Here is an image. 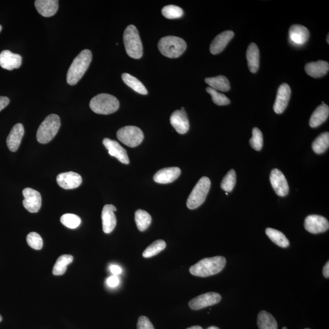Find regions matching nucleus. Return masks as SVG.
<instances>
[{"label":"nucleus","mask_w":329,"mask_h":329,"mask_svg":"<svg viewBox=\"0 0 329 329\" xmlns=\"http://www.w3.org/2000/svg\"><path fill=\"white\" fill-rule=\"evenodd\" d=\"M92 59L91 52L88 50L82 51L73 60L67 75V81L70 85H74L86 72Z\"/></svg>","instance_id":"f257e3e1"},{"label":"nucleus","mask_w":329,"mask_h":329,"mask_svg":"<svg viewBox=\"0 0 329 329\" xmlns=\"http://www.w3.org/2000/svg\"><path fill=\"white\" fill-rule=\"evenodd\" d=\"M226 260L222 256L205 258L198 261L190 268V272L194 276L206 277L215 275L224 269Z\"/></svg>","instance_id":"f03ea898"},{"label":"nucleus","mask_w":329,"mask_h":329,"mask_svg":"<svg viewBox=\"0 0 329 329\" xmlns=\"http://www.w3.org/2000/svg\"><path fill=\"white\" fill-rule=\"evenodd\" d=\"M120 107L117 97L107 93H102L93 97L90 102L91 111L97 114L109 115L115 112Z\"/></svg>","instance_id":"7ed1b4c3"},{"label":"nucleus","mask_w":329,"mask_h":329,"mask_svg":"<svg viewBox=\"0 0 329 329\" xmlns=\"http://www.w3.org/2000/svg\"><path fill=\"white\" fill-rule=\"evenodd\" d=\"M158 50L163 56L169 58L181 56L187 48V44L181 38L176 36H166L158 44Z\"/></svg>","instance_id":"20e7f679"},{"label":"nucleus","mask_w":329,"mask_h":329,"mask_svg":"<svg viewBox=\"0 0 329 329\" xmlns=\"http://www.w3.org/2000/svg\"><path fill=\"white\" fill-rule=\"evenodd\" d=\"M123 41L126 53L134 59H140L143 55V46L138 30L135 26H128L125 29Z\"/></svg>","instance_id":"39448f33"},{"label":"nucleus","mask_w":329,"mask_h":329,"mask_svg":"<svg viewBox=\"0 0 329 329\" xmlns=\"http://www.w3.org/2000/svg\"><path fill=\"white\" fill-rule=\"evenodd\" d=\"M60 127V120L59 116L56 114L49 115L38 128L37 140L42 144L50 142L56 136Z\"/></svg>","instance_id":"423d86ee"},{"label":"nucleus","mask_w":329,"mask_h":329,"mask_svg":"<svg viewBox=\"0 0 329 329\" xmlns=\"http://www.w3.org/2000/svg\"><path fill=\"white\" fill-rule=\"evenodd\" d=\"M210 186L211 182L207 177L200 179L188 198L187 206L189 209H197L202 205L209 193Z\"/></svg>","instance_id":"0eeeda50"},{"label":"nucleus","mask_w":329,"mask_h":329,"mask_svg":"<svg viewBox=\"0 0 329 329\" xmlns=\"http://www.w3.org/2000/svg\"><path fill=\"white\" fill-rule=\"evenodd\" d=\"M120 141L129 147L134 148L139 146L144 139V134L138 127L127 126L121 128L117 133Z\"/></svg>","instance_id":"6e6552de"},{"label":"nucleus","mask_w":329,"mask_h":329,"mask_svg":"<svg viewBox=\"0 0 329 329\" xmlns=\"http://www.w3.org/2000/svg\"><path fill=\"white\" fill-rule=\"evenodd\" d=\"M221 300V295L217 292H209L198 295L189 302V307L192 310H198L218 304Z\"/></svg>","instance_id":"1a4fd4ad"},{"label":"nucleus","mask_w":329,"mask_h":329,"mask_svg":"<svg viewBox=\"0 0 329 329\" xmlns=\"http://www.w3.org/2000/svg\"><path fill=\"white\" fill-rule=\"evenodd\" d=\"M304 227L310 233H323L328 229L329 223L324 216L311 215L307 216L304 221Z\"/></svg>","instance_id":"9d476101"},{"label":"nucleus","mask_w":329,"mask_h":329,"mask_svg":"<svg viewBox=\"0 0 329 329\" xmlns=\"http://www.w3.org/2000/svg\"><path fill=\"white\" fill-rule=\"evenodd\" d=\"M24 200L23 204L24 208L30 213L39 212L42 206V197L39 191L32 188H26L23 190Z\"/></svg>","instance_id":"9b49d317"},{"label":"nucleus","mask_w":329,"mask_h":329,"mask_svg":"<svg viewBox=\"0 0 329 329\" xmlns=\"http://www.w3.org/2000/svg\"><path fill=\"white\" fill-rule=\"evenodd\" d=\"M270 182L274 190L278 196L283 197L288 194V182L281 171L277 169L271 171Z\"/></svg>","instance_id":"f8f14e48"},{"label":"nucleus","mask_w":329,"mask_h":329,"mask_svg":"<svg viewBox=\"0 0 329 329\" xmlns=\"http://www.w3.org/2000/svg\"><path fill=\"white\" fill-rule=\"evenodd\" d=\"M291 93L289 85L284 83L280 85L273 106L274 111L276 114H280L285 111L290 99Z\"/></svg>","instance_id":"ddd939ff"},{"label":"nucleus","mask_w":329,"mask_h":329,"mask_svg":"<svg viewBox=\"0 0 329 329\" xmlns=\"http://www.w3.org/2000/svg\"><path fill=\"white\" fill-rule=\"evenodd\" d=\"M170 123L179 134H184L188 132L190 124L184 108L173 113L170 117Z\"/></svg>","instance_id":"4468645a"},{"label":"nucleus","mask_w":329,"mask_h":329,"mask_svg":"<svg viewBox=\"0 0 329 329\" xmlns=\"http://www.w3.org/2000/svg\"><path fill=\"white\" fill-rule=\"evenodd\" d=\"M103 143L111 156L117 158L120 162L124 164L129 163V159L126 149L122 147L117 141L106 138L103 140Z\"/></svg>","instance_id":"2eb2a0df"},{"label":"nucleus","mask_w":329,"mask_h":329,"mask_svg":"<svg viewBox=\"0 0 329 329\" xmlns=\"http://www.w3.org/2000/svg\"><path fill=\"white\" fill-rule=\"evenodd\" d=\"M56 181L60 187L70 190L79 187L81 184L82 179L79 174L70 172L59 174L57 176Z\"/></svg>","instance_id":"dca6fc26"},{"label":"nucleus","mask_w":329,"mask_h":329,"mask_svg":"<svg viewBox=\"0 0 329 329\" xmlns=\"http://www.w3.org/2000/svg\"><path fill=\"white\" fill-rule=\"evenodd\" d=\"M115 211H117V208L111 204H107L103 207L102 214L103 229L106 234L111 233L117 224Z\"/></svg>","instance_id":"f3484780"},{"label":"nucleus","mask_w":329,"mask_h":329,"mask_svg":"<svg viewBox=\"0 0 329 329\" xmlns=\"http://www.w3.org/2000/svg\"><path fill=\"white\" fill-rule=\"evenodd\" d=\"M181 171L178 167H170L161 169L155 174L154 181L158 184H170L178 179Z\"/></svg>","instance_id":"a211bd4d"},{"label":"nucleus","mask_w":329,"mask_h":329,"mask_svg":"<svg viewBox=\"0 0 329 329\" xmlns=\"http://www.w3.org/2000/svg\"><path fill=\"white\" fill-rule=\"evenodd\" d=\"M22 63V57L20 54H14L9 50H4L0 53V66L3 69L12 70L18 69Z\"/></svg>","instance_id":"6ab92c4d"},{"label":"nucleus","mask_w":329,"mask_h":329,"mask_svg":"<svg viewBox=\"0 0 329 329\" xmlns=\"http://www.w3.org/2000/svg\"><path fill=\"white\" fill-rule=\"evenodd\" d=\"M234 33L232 30H225L219 34L213 40L210 45V51L212 54H218L226 47L232 39L234 38Z\"/></svg>","instance_id":"aec40b11"},{"label":"nucleus","mask_w":329,"mask_h":329,"mask_svg":"<svg viewBox=\"0 0 329 329\" xmlns=\"http://www.w3.org/2000/svg\"><path fill=\"white\" fill-rule=\"evenodd\" d=\"M289 37L292 44L303 45L309 40L310 32L306 27L300 24H294L289 29Z\"/></svg>","instance_id":"412c9836"},{"label":"nucleus","mask_w":329,"mask_h":329,"mask_svg":"<svg viewBox=\"0 0 329 329\" xmlns=\"http://www.w3.org/2000/svg\"><path fill=\"white\" fill-rule=\"evenodd\" d=\"M24 133V127L22 124L17 123L12 127L9 133L6 143L10 151L15 152L18 150L20 145Z\"/></svg>","instance_id":"4be33fe9"},{"label":"nucleus","mask_w":329,"mask_h":329,"mask_svg":"<svg viewBox=\"0 0 329 329\" xmlns=\"http://www.w3.org/2000/svg\"><path fill=\"white\" fill-rule=\"evenodd\" d=\"M35 6L39 13L45 17H50L56 14L59 8L57 0H36Z\"/></svg>","instance_id":"5701e85b"},{"label":"nucleus","mask_w":329,"mask_h":329,"mask_svg":"<svg viewBox=\"0 0 329 329\" xmlns=\"http://www.w3.org/2000/svg\"><path fill=\"white\" fill-rule=\"evenodd\" d=\"M328 70V63L323 60L308 63L305 66L307 74L314 78L322 77L327 74Z\"/></svg>","instance_id":"b1692460"},{"label":"nucleus","mask_w":329,"mask_h":329,"mask_svg":"<svg viewBox=\"0 0 329 329\" xmlns=\"http://www.w3.org/2000/svg\"><path fill=\"white\" fill-rule=\"evenodd\" d=\"M328 115V106L322 103V105L318 106L311 116L309 121L310 127L315 128L319 126L327 120Z\"/></svg>","instance_id":"393cba45"},{"label":"nucleus","mask_w":329,"mask_h":329,"mask_svg":"<svg viewBox=\"0 0 329 329\" xmlns=\"http://www.w3.org/2000/svg\"><path fill=\"white\" fill-rule=\"evenodd\" d=\"M246 58L250 71L253 73L257 72L260 63V53L257 45L254 43H251L249 45L246 52Z\"/></svg>","instance_id":"a878e982"},{"label":"nucleus","mask_w":329,"mask_h":329,"mask_svg":"<svg viewBox=\"0 0 329 329\" xmlns=\"http://www.w3.org/2000/svg\"><path fill=\"white\" fill-rule=\"evenodd\" d=\"M259 329H277V323L274 316L266 311H261L257 317Z\"/></svg>","instance_id":"bb28decb"},{"label":"nucleus","mask_w":329,"mask_h":329,"mask_svg":"<svg viewBox=\"0 0 329 329\" xmlns=\"http://www.w3.org/2000/svg\"><path fill=\"white\" fill-rule=\"evenodd\" d=\"M205 82L210 87L217 91H227L231 88L230 82L224 76L219 75L216 77L207 78L205 79Z\"/></svg>","instance_id":"cd10ccee"},{"label":"nucleus","mask_w":329,"mask_h":329,"mask_svg":"<svg viewBox=\"0 0 329 329\" xmlns=\"http://www.w3.org/2000/svg\"><path fill=\"white\" fill-rule=\"evenodd\" d=\"M121 78L124 83L136 92L142 94L148 93V90H146L145 85L134 76L128 74V73H123L121 76Z\"/></svg>","instance_id":"c85d7f7f"},{"label":"nucleus","mask_w":329,"mask_h":329,"mask_svg":"<svg viewBox=\"0 0 329 329\" xmlns=\"http://www.w3.org/2000/svg\"><path fill=\"white\" fill-rule=\"evenodd\" d=\"M266 234L270 239L276 245L281 248H287L289 245V241L281 232L272 228H267Z\"/></svg>","instance_id":"c756f323"},{"label":"nucleus","mask_w":329,"mask_h":329,"mask_svg":"<svg viewBox=\"0 0 329 329\" xmlns=\"http://www.w3.org/2000/svg\"><path fill=\"white\" fill-rule=\"evenodd\" d=\"M73 261V257L71 255H62L58 258L53 270V274L55 276L63 275L66 272L67 266Z\"/></svg>","instance_id":"7c9ffc66"},{"label":"nucleus","mask_w":329,"mask_h":329,"mask_svg":"<svg viewBox=\"0 0 329 329\" xmlns=\"http://www.w3.org/2000/svg\"><path fill=\"white\" fill-rule=\"evenodd\" d=\"M151 216L145 210L139 209L135 213V221L139 230L143 232L147 229L151 223Z\"/></svg>","instance_id":"2f4dec72"},{"label":"nucleus","mask_w":329,"mask_h":329,"mask_svg":"<svg viewBox=\"0 0 329 329\" xmlns=\"http://www.w3.org/2000/svg\"><path fill=\"white\" fill-rule=\"evenodd\" d=\"M329 133L325 132L319 135L312 143V149L316 154L324 153L328 148Z\"/></svg>","instance_id":"473e14b6"},{"label":"nucleus","mask_w":329,"mask_h":329,"mask_svg":"<svg viewBox=\"0 0 329 329\" xmlns=\"http://www.w3.org/2000/svg\"><path fill=\"white\" fill-rule=\"evenodd\" d=\"M166 248V243L162 240L155 241L143 252L145 258H150L162 251Z\"/></svg>","instance_id":"72a5a7b5"},{"label":"nucleus","mask_w":329,"mask_h":329,"mask_svg":"<svg viewBox=\"0 0 329 329\" xmlns=\"http://www.w3.org/2000/svg\"><path fill=\"white\" fill-rule=\"evenodd\" d=\"M237 181L236 173L234 170H231L224 176L221 183V188L227 193H230L236 186Z\"/></svg>","instance_id":"f704fd0d"},{"label":"nucleus","mask_w":329,"mask_h":329,"mask_svg":"<svg viewBox=\"0 0 329 329\" xmlns=\"http://www.w3.org/2000/svg\"><path fill=\"white\" fill-rule=\"evenodd\" d=\"M60 222L65 227L73 229L79 226L81 223V219L78 215L67 213L61 216Z\"/></svg>","instance_id":"c9c22d12"},{"label":"nucleus","mask_w":329,"mask_h":329,"mask_svg":"<svg viewBox=\"0 0 329 329\" xmlns=\"http://www.w3.org/2000/svg\"><path fill=\"white\" fill-rule=\"evenodd\" d=\"M161 13L164 17L169 19H175L182 17L184 15V11L179 6L169 5L163 8Z\"/></svg>","instance_id":"e433bc0d"},{"label":"nucleus","mask_w":329,"mask_h":329,"mask_svg":"<svg viewBox=\"0 0 329 329\" xmlns=\"http://www.w3.org/2000/svg\"><path fill=\"white\" fill-rule=\"evenodd\" d=\"M206 91L212 96L213 102L218 106L228 105L231 103V101L224 94L219 93L218 91L213 89L211 87H207Z\"/></svg>","instance_id":"4c0bfd02"},{"label":"nucleus","mask_w":329,"mask_h":329,"mask_svg":"<svg viewBox=\"0 0 329 329\" xmlns=\"http://www.w3.org/2000/svg\"><path fill=\"white\" fill-rule=\"evenodd\" d=\"M251 147L256 151H260L264 145L263 134L257 127L252 130V137L249 140Z\"/></svg>","instance_id":"58836bf2"},{"label":"nucleus","mask_w":329,"mask_h":329,"mask_svg":"<svg viewBox=\"0 0 329 329\" xmlns=\"http://www.w3.org/2000/svg\"><path fill=\"white\" fill-rule=\"evenodd\" d=\"M26 242L28 245L34 249L40 250L43 247V240L40 235L36 233H30L27 235Z\"/></svg>","instance_id":"ea45409f"},{"label":"nucleus","mask_w":329,"mask_h":329,"mask_svg":"<svg viewBox=\"0 0 329 329\" xmlns=\"http://www.w3.org/2000/svg\"><path fill=\"white\" fill-rule=\"evenodd\" d=\"M137 329H154V327L147 317L142 316L137 322Z\"/></svg>","instance_id":"a19ab883"},{"label":"nucleus","mask_w":329,"mask_h":329,"mask_svg":"<svg viewBox=\"0 0 329 329\" xmlns=\"http://www.w3.org/2000/svg\"><path fill=\"white\" fill-rule=\"evenodd\" d=\"M120 283V280H119L118 277L117 276H112L109 277L108 279H107V284L110 287L114 288L118 286Z\"/></svg>","instance_id":"79ce46f5"},{"label":"nucleus","mask_w":329,"mask_h":329,"mask_svg":"<svg viewBox=\"0 0 329 329\" xmlns=\"http://www.w3.org/2000/svg\"><path fill=\"white\" fill-rule=\"evenodd\" d=\"M9 102H10V100L8 97L0 96V111H2L3 109L7 107Z\"/></svg>","instance_id":"37998d69"},{"label":"nucleus","mask_w":329,"mask_h":329,"mask_svg":"<svg viewBox=\"0 0 329 329\" xmlns=\"http://www.w3.org/2000/svg\"><path fill=\"white\" fill-rule=\"evenodd\" d=\"M110 270L114 276H117L122 272L121 268L118 265H113L110 267Z\"/></svg>","instance_id":"c03bdc74"},{"label":"nucleus","mask_w":329,"mask_h":329,"mask_svg":"<svg viewBox=\"0 0 329 329\" xmlns=\"http://www.w3.org/2000/svg\"><path fill=\"white\" fill-rule=\"evenodd\" d=\"M323 275L325 278H328L329 277V262L328 261L325 264L324 268H323Z\"/></svg>","instance_id":"a18cd8bd"},{"label":"nucleus","mask_w":329,"mask_h":329,"mask_svg":"<svg viewBox=\"0 0 329 329\" xmlns=\"http://www.w3.org/2000/svg\"><path fill=\"white\" fill-rule=\"evenodd\" d=\"M187 329H203L201 326L199 325H194L192 326V327H189ZM207 329H219L218 327H216V326H210V327L207 328Z\"/></svg>","instance_id":"49530a36"},{"label":"nucleus","mask_w":329,"mask_h":329,"mask_svg":"<svg viewBox=\"0 0 329 329\" xmlns=\"http://www.w3.org/2000/svg\"><path fill=\"white\" fill-rule=\"evenodd\" d=\"M2 320H3L2 316L1 315H0V322H1L2 321Z\"/></svg>","instance_id":"de8ad7c7"},{"label":"nucleus","mask_w":329,"mask_h":329,"mask_svg":"<svg viewBox=\"0 0 329 329\" xmlns=\"http://www.w3.org/2000/svg\"><path fill=\"white\" fill-rule=\"evenodd\" d=\"M328 39H329V36H328H328H327V44H329Z\"/></svg>","instance_id":"09e8293b"},{"label":"nucleus","mask_w":329,"mask_h":329,"mask_svg":"<svg viewBox=\"0 0 329 329\" xmlns=\"http://www.w3.org/2000/svg\"><path fill=\"white\" fill-rule=\"evenodd\" d=\"M2 26L1 24H0V32L2 31Z\"/></svg>","instance_id":"8fccbe9b"},{"label":"nucleus","mask_w":329,"mask_h":329,"mask_svg":"<svg viewBox=\"0 0 329 329\" xmlns=\"http://www.w3.org/2000/svg\"><path fill=\"white\" fill-rule=\"evenodd\" d=\"M282 329H288V328H286V327H283L282 328Z\"/></svg>","instance_id":"3c124183"},{"label":"nucleus","mask_w":329,"mask_h":329,"mask_svg":"<svg viewBox=\"0 0 329 329\" xmlns=\"http://www.w3.org/2000/svg\"><path fill=\"white\" fill-rule=\"evenodd\" d=\"M225 194L228 195V193H227V192H226V193H225Z\"/></svg>","instance_id":"603ef678"},{"label":"nucleus","mask_w":329,"mask_h":329,"mask_svg":"<svg viewBox=\"0 0 329 329\" xmlns=\"http://www.w3.org/2000/svg\"><path fill=\"white\" fill-rule=\"evenodd\" d=\"M306 329H310V328H306Z\"/></svg>","instance_id":"864d4df0"}]
</instances>
